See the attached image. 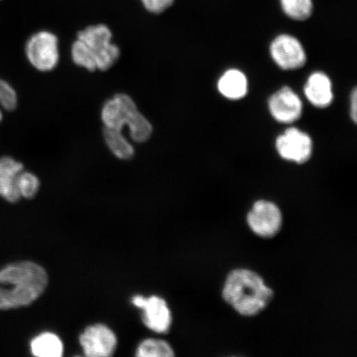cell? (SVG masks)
<instances>
[{
    "label": "cell",
    "instance_id": "cell-1",
    "mask_svg": "<svg viewBox=\"0 0 357 357\" xmlns=\"http://www.w3.org/2000/svg\"><path fill=\"white\" fill-rule=\"evenodd\" d=\"M48 284L47 271L32 261L8 265L0 271V310L30 305L42 296Z\"/></svg>",
    "mask_w": 357,
    "mask_h": 357
},
{
    "label": "cell",
    "instance_id": "cell-2",
    "mask_svg": "<svg viewBox=\"0 0 357 357\" xmlns=\"http://www.w3.org/2000/svg\"><path fill=\"white\" fill-rule=\"evenodd\" d=\"M274 292L260 275L252 271H231L222 289V298L241 315L252 317L260 314L269 305Z\"/></svg>",
    "mask_w": 357,
    "mask_h": 357
},
{
    "label": "cell",
    "instance_id": "cell-3",
    "mask_svg": "<svg viewBox=\"0 0 357 357\" xmlns=\"http://www.w3.org/2000/svg\"><path fill=\"white\" fill-rule=\"evenodd\" d=\"M91 49L96 56L97 70L105 71L114 66L119 59L120 49L113 43V33L108 26L97 24L87 26L77 34Z\"/></svg>",
    "mask_w": 357,
    "mask_h": 357
},
{
    "label": "cell",
    "instance_id": "cell-4",
    "mask_svg": "<svg viewBox=\"0 0 357 357\" xmlns=\"http://www.w3.org/2000/svg\"><path fill=\"white\" fill-rule=\"evenodd\" d=\"M25 55L34 69L40 73H50L59 64V39L49 31H39L26 41Z\"/></svg>",
    "mask_w": 357,
    "mask_h": 357
},
{
    "label": "cell",
    "instance_id": "cell-5",
    "mask_svg": "<svg viewBox=\"0 0 357 357\" xmlns=\"http://www.w3.org/2000/svg\"><path fill=\"white\" fill-rule=\"evenodd\" d=\"M247 221L253 233L263 238H271L282 227V214L275 204L258 200L249 211Z\"/></svg>",
    "mask_w": 357,
    "mask_h": 357
},
{
    "label": "cell",
    "instance_id": "cell-6",
    "mask_svg": "<svg viewBox=\"0 0 357 357\" xmlns=\"http://www.w3.org/2000/svg\"><path fill=\"white\" fill-rule=\"evenodd\" d=\"M137 111L136 102L130 96L119 93L105 101L100 119L105 128L123 131Z\"/></svg>",
    "mask_w": 357,
    "mask_h": 357
},
{
    "label": "cell",
    "instance_id": "cell-7",
    "mask_svg": "<svg viewBox=\"0 0 357 357\" xmlns=\"http://www.w3.org/2000/svg\"><path fill=\"white\" fill-rule=\"evenodd\" d=\"M134 306L144 311L142 321L146 328L158 333H166L171 328L172 316L167 303L158 296L145 298L136 296L132 298Z\"/></svg>",
    "mask_w": 357,
    "mask_h": 357
},
{
    "label": "cell",
    "instance_id": "cell-8",
    "mask_svg": "<svg viewBox=\"0 0 357 357\" xmlns=\"http://www.w3.org/2000/svg\"><path fill=\"white\" fill-rule=\"evenodd\" d=\"M275 146L281 158L298 164L307 162L312 153L311 137L296 128H288L281 134Z\"/></svg>",
    "mask_w": 357,
    "mask_h": 357
},
{
    "label": "cell",
    "instance_id": "cell-9",
    "mask_svg": "<svg viewBox=\"0 0 357 357\" xmlns=\"http://www.w3.org/2000/svg\"><path fill=\"white\" fill-rule=\"evenodd\" d=\"M271 55L283 70H296L306 63V53L302 44L291 35L281 34L271 45Z\"/></svg>",
    "mask_w": 357,
    "mask_h": 357
},
{
    "label": "cell",
    "instance_id": "cell-10",
    "mask_svg": "<svg viewBox=\"0 0 357 357\" xmlns=\"http://www.w3.org/2000/svg\"><path fill=\"white\" fill-rule=\"evenodd\" d=\"M84 355L91 357H109L117 347V337L112 330L102 324L89 326L79 337Z\"/></svg>",
    "mask_w": 357,
    "mask_h": 357
},
{
    "label": "cell",
    "instance_id": "cell-11",
    "mask_svg": "<svg viewBox=\"0 0 357 357\" xmlns=\"http://www.w3.org/2000/svg\"><path fill=\"white\" fill-rule=\"evenodd\" d=\"M272 117L282 123H292L301 118L303 105L301 98L289 87H283L269 100Z\"/></svg>",
    "mask_w": 357,
    "mask_h": 357
},
{
    "label": "cell",
    "instance_id": "cell-12",
    "mask_svg": "<svg viewBox=\"0 0 357 357\" xmlns=\"http://www.w3.org/2000/svg\"><path fill=\"white\" fill-rule=\"evenodd\" d=\"M24 166L11 156L0 158V196L8 202L16 203L21 198L17 188V178Z\"/></svg>",
    "mask_w": 357,
    "mask_h": 357
},
{
    "label": "cell",
    "instance_id": "cell-13",
    "mask_svg": "<svg viewBox=\"0 0 357 357\" xmlns=\"http://www.w3.org/2000/svg\"><path fill=\"white\" fill-rule=\"evenodd\" d=\"M305 93L312 105L318 108H326L333 100L331 80L323 73L312 74L307 80Z\"/></svg>",
    "mask_w": 357,
    "mask_h": 357
},
{
    "label": "cell",
    "instance_id": "cell-14",
    "mask_svg": "<svg viewBox=\"0 0 357 357\" xmlns=\"http://www.w3.org/2000/svg\"><path fill=\"white\" fill-rule=\"evenodd\" d=\"M218 89L227 99H243L248 93V79L242 71L236 69L227 70L218 80Z\"/></svg>",
    "mask_w": 357,
    "mask_h": 357
},
{
    "label": "cell",
    "instance_id": "cell-15",
    "mask_svg": "<svg viewBox=\"0 0 357 357\" xmlns=\"http://www.w3.org/2000/svg\"><path fill=\"white\" fill-rule=\"evenodd\" d=\"M104 140L110 153L119 160H130L135 154L133 142L124 135L123 131L105 128Z\"/></svg>",
    "mask_w": 357,
    "mask_h": 357
},
{
    "label": "cell",
    "instance_id": "cell-16",
    "mask_svg": "<svg viewBox=\"0 0 357 357\" xmlns=\"http://www.w3.org/2000/svg\"><path fill=\"white\" fill-rule=\"evenodd\" d=\"M31 351L38 357H60L63 354V344L56 334L44 333L33 339Z\"/></svg>",
    "mask_w": 357,
    "mask_h": 357
},
{
    "label": "cell",
    "instance_id": "cell-17",
    "mask_svg": "<svg viewBox=\"0 0 357 357\" xmlns=\"http://www.w3.org/2000/svg\"><path fill=\"white\" fill-rule=\"evenodd\" d=\"M129 139L134 144H145L153 136V124L139 110L132 116L127 125Z\"/></svg>",
    "mask_w": 357,
    "mask_h": 357
},
{
    "label": "cell",
    "instance_id": "cell-18",
    "mask_svg": "<svg viewBox=\"0 0 357 357\" xmlns=\"http://www.w3.org/2000/svg\"><path fill=\"white\" fill-rule=\"evenodd\" d=\"M280 3L285 15L296 21L310 19L314 10L312 0H280Z\"/></svg>",
    "mask_w": 357,
    "mask_h": 357
},
{
    "label": "cell",
    "instance_id": "cell-19",
    "mask_svg": "<svg viewBox=\"0 0 357 357\" xmlns=\"http://www.w3.org/2000/svg\"><path fill=\"white\" fill-rule=\"evenodd\" d=\"M70 56L75 65L91 73L97 70L96 56L91 49L82 40L77 38L71 45Z\"/></svg>",
    "mask_w": 357,
    "mask_h": 357
},
{
    "label": "cell",
    "instance_id": "cell-20",
    "mask_svg": "<svg viewBox=\"0 0 357 357\" xmlns=\"http://www.w3.org/2000/svg\"><path fill=\"white\" fill-rule=\"evenodd\" d=\"M137 356L140 357H172L174 351L167 342L158 339H146L138 346Z\"/></svg>",
    "mask_w": 357,
    "mask_h": 357
},
{
    "label": "cell",
    "instance_id": "cell-21",
    "mask_svg": "<svg viewBox=\"0 0 357 357\" xmlns=\"http://www.w3.org/2000/svg\"><path fill=\"white\" fill-rule=\"evenodd\" d=\"M17 188L21 197L32 199L40 188L39 178L32 172L22 171L17 178Z\"/></svg>",
    "mask_w": 357,
    "mask_h": 357
},
{
    "label": "cell",
    "instance_id": "cell-22",
    "mask_svg": "<svg viewBox=\"0 0 357 357\" xmlns=\"http://www.w3.org/2000/svg\"><path fill=\"white\" fill-rule=\"evenodd\" d=\"M17 102H19V97L15 88L6 80L0 79V108L3 111L15 110Z\"/></svg>",
    "mask_w": 357,
    "mask_h": 357
},
{
    "label": "cell",
    "instance_id": "cell-23",
    "mask_svg": "<svg viewBox=\"0 0 357 357\" xmlns=\"http://www.w3.org/2000/svg\"><path fill=\"white\" fill-rule=\"evenodd\" d=\"M146 10L153 13H162L171 7L175 0H140Z\"/></svg>",
    "mask_w": 357,
    "mask_h": 357
},
{
    "label": "cell",
    "instance_id": "cell-24",
    "mask_svg": "<svg viewBox=\"0 0 357 357\" xmlns=\"http://www.w3.org/2000/svg\"><path fill=\"white\" fill-rule=\"evenodd\" d=\"M351 117L352 120L355 123H356L357 119V92L356 89H354V91L352 92L351 98Z\"/></svg>",
    "mask_w": 357,
    "mask_h": 357
},
{
    "label": "cell",
    "instance_id": "cell-25",
    "mask_svg": "<svg viewBox=\"0 0 357 357\" xmlns=\"http://www.w3.org/2000/svg\"><path fill=\"white\" fill-rule=\"evenodd\" d=\"M3 118V109L0 108V123L2 122Z\"/></svg>",
    "mask_w": 357,
    "mask_h": 357
}]
</instances>
